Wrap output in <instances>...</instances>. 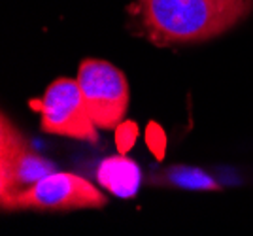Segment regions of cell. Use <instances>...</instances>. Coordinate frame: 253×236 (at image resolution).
I'll return each instance as SVG.
<instances>
[{
    "label": "cell",
    "instance_id": "2",
    "mask_svg": "<svg viewBox=\"0 0 253 236\" xmlns=\"http://www.w3.org/2000/svg\"><path fill=\"white\" fill-rule=\"evenodd\" d=\"M76 79L96 129H117L125 119L130 100L125 74L108 61L85 59L78 68Z\"/></svg>",
    "mask_w": 253,
    "mask_h": 236
},
{
    "label": "cell",
    "instance_id": "3",
    "mask_svg": "<svg viewBox=\"0 0 253 236\" xmlns=\"http://www.w3.org/2000/svg\"><path fill=\"white\" fill-rule=\"evenodd\" d=\"M108 204L106 195L85 178L72 172H49L27 191L4 204V210H42L70 212L85 208H102Z\"/></svg>",
    "mask_w": 253,
    "mask_h": 236
},
{
    "label": "cell",
    "instance_id": "4",
    "mask_svg": "<svg viewBox=\"0 0 253 236\" xmlns=\"http://www.w3.org/2000/svg\"><path fill=\"white\" fill-rule=\"evenodd\" d=\"M38 112L43 132L89 144L98 142V129L89 116L78 79H53L38 102Z\"/></svg>",
    "mask_w": 253,
    "mask_h": 236
},
{
    "label": "cell",
    "instance_id": "8",
    "mask_svg": "<svg viewBox=\"0 0 253 236\" xmlns=\"http://www.w3.org/2000/svg\"><path fill=\"white\" fill-rule=\"evenodd\" d=\"M116 140H117V148L121 153H126L134 146V140H136V125L132 121H123L119 127L116 129Z\"/></svg>",
    "mask_w": 253,
    "mask_h": 236
},
{
    "label": "cell",
    "instance_id": "5",
    "mask_svg": "<svg viewBox=\"0 0 253 236\" xmlns=\"http://www.w3.org/2000/svg\"><path fill=\"white\" fill-rule=\"evenodd\" d=\"M53 172V164L29 148L19 129L2 114L0 121V204L27 191Z\"/></svg>",
    "mask_w": 253,
    "mask_h": 236
},
{
    "label": "cell",
    "instance_id": "7",
    "mask_svg": "<svg viewBox=\"0 0 253 236\" xmlns=\"http://www.w3.org/2000/svg\"><path fill=\"white\" fill-rule=\"evenodd\" d=\"M153 183L157 185H169L179 189H193V191H219V183L201 168L193 166H167L153 176Z\"/></svg>",
    "mask_w": 253,
    "mask_h": 236
},
{
    "label": "cell",
    "instance_id": "1",
    "mask_svg": "<svg viewBox=\"0 0 253 236\" xmlns=\"http://www.w3.org/2000/svg\"><path fill=\"white\" fill-rule=\"evenodd\" d=\"M130 11L149 42L176 45L231 31L253 11V0H136Z\"/></svg>",
    "mask_w": 253,
    "mask_h": 236
},
{
    "label": "cell",
    "instance_id": "6",
    "mask_svg": "<svg viewBox=\"0 0 253 236\" xmlns=\"http://www.w3.org/2000/svg\"><path fill=\"white\" fill-rule=\"evenodd\" d=\"M98 183L110 193L121 198L136 195L140 185V168L134 161L125 157V153L108 157L98 166Z\"/></svg>",
    "mask_w": 253,
    "mask_h": 236
}]
</instances>
